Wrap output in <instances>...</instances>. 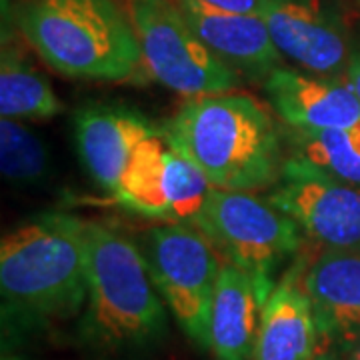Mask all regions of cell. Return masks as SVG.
<instances>
[{
  "label": "cell",
  "instance_id": "obj_7",
  "mask_svg": "<svg viewBox=\"0 0 360 360\" xmlns=\"http://www.w3.org/2000/svg\"><path fill=\"white\" fill-rule=\"evenodd\" d=\"M142 255L182 333L210 350V307L222 266L212 245L193 224L167 222L146 232Z\"/></svg>",
  "mask_w": 360,
  "mask_h": 360
},
{
  "label": "cell",
  "instance_id": "obj_9",
  "mask_svg": "<svg viewBox=\"0 0 360 360\" xmlns=\"http://www.w3.org/2000/svg\"><path fill=\"white\" fill-rule=\"evenodd\" d=\"M262 18L283 58L304 72L347 77V34L319 0H269Z\"/></svg>",
  "mask_w": 360,
  "mask_h": 360
},
{
  "label": "cell",
  "instance_id": "obj_6",
  "mask_svg": "<svg viewBox=\"0 0 360 360\" xmlns=\"http://www.w3.org/2000/svg\"><path fill=\"white\" fill-rule=\"evenodd\" d=\"M191 224L224 262L269 284H274L276 269L302 245V231L295 220L255 193L212 188Z\"/></svg>",
  "mask_w": 360,
  "mask_h": 360
},
{
  "label": "cell",
  "instance_id": "obj_4",
  "mask_svg": "<svg viewBox=\"0 0 360 360\" xmlns=\"http://www.w3.org/2000/svg\"><path fill=\"white\" fill-rule=\"evenodd\" d=\"M86 252V312L82 333L104 348L141 347L167 333V304L146 258L124 234L82 220Z\"/></svg>",
  "mask_w": 360,
  "mask_h": 360
},
{
  "label": "cell",
  "instance_id": "obj_23",
  "mask_svg": "<svg viewBox=\"0 0 360 360\" xmlns=\"http://www.w3.org/2000/svg\"><path fill=\"white\" fill-rule=\"evenodd\" d=\"M316 360H338V350L333 347L324 348L321 354L316 356Z\"/></svg>",
  "mask_w": 360,
  "mask_h": 360
},
{
  "label": "cell",
  "instance_id": "obj_22",
  "mask_svg": "<svg viewBox=\"0 0 360 360\" xmlns=\"http://www.w3.org/2000/svg\"><path fill=\"white\" fill-rule=\"evenodd\" d=\"M347 356H348L347 360H360V335L347 350Z\"/></svg>",
  "mask_w": 360,
  "mask_h": 360
},
{
  "label": "cell",
  "instance_id": "obj_21",
  "mask_svg": "<svg viewBox=\"0 0 360 360\" xmlns=\"http://www.w3.org/2000/svg\"><path fill=\"white\" fill-rule=\"evenodd\" d=\"M347 78L350 80V84H352V89H354V92H356V96H359L360 101V54H354V56L350 58Z\"/></svg>",
  "mask_w": 360,
  "mask_h": 360
},
{
  "label": "cell",
  "instance_id": "obj_5",
  "mask_svg": "<svg viewBox=\"0 0 360 360\" xmlns=\"http://www.w3.org/2000/svg\"><path fill=\"white\" fill-rule=\"evenodd\" d=\"M130 22L141 44L144 70L165 89L186 98L231 92L238 75L196 34L172 0H130Z\"/></svg>",
  "mask_w": 360,
  "mask_h": 360
},
{
  "label": "cell",
  "instance_id": "obj_14",
  "mask_svg": "<svg viewBox=\"0 0 360 360\" xmlns=\"http://www.w3.org/2000/svg\"><path fill=\"white\" fill-rule=\"evenodd\" d=\"M179 4L202 42L236 75L266 80L283 63L262 16L219 13L193 0Z\"/></svg>",
  "mask_w": 360,
  "mask_h": 360
},
{
  "label": "cell",
  "instance_id": "obj_8",
  "mask_svg": "<svg viewBox=\"0 0 360 360\" xmlns=\"http://www.w3.org/2000/svg\"><path fill=\"white\" fill-rule=\"evenodd\" d=\"M269 198L324 248L360 250V188L300 156L286 158Z\"/></svg>",
  "mask_w": 360,
  "mask_h": 360
},
{
  "label": "cell",
  "instance_id": "obj_20",
  "mask_svg": "<svg viewBox=\"0 0 360 360\" xmlns=\"http://www.w3.org/2000/svg\"><path fill=\"white\" fill-rule=\"evenodd\" d=\"M193 2L205 6V8H210V11H219V13L262 16L269 0H193Z\"/></svg>",
  "mask_w": 360,
  "mask_h": 360
},
{
  "label": "cell",
  "instance_id": "obj_18",
  "mask_svg": "<svg viewBox=\"0 0 360 360\" xmlns=\"http://www.w3.org/2000/svg\"><path fill=\"white\" fill-rule=\"evenodd\" d=\"M0 170L20 186L39 184L49 174V150L32 130L14 118L0 120Z\"/></svg>",
  "mask_w": 360,
  "mask_h": 360
},
{
  "label": "cell",
  "instance_id": "obj_1",
  "mask_svg": "<svg viewBox=\"0 0 360 360\" xmlns=\"http://www.w3.org/2000/svg\"><path fill=\"white\" fill-rule=\"evenodd\" d=\"M162 136L220 191L272 188L286 162L272 116L248 94L186 98L167 122Z\"/></svg>",
  "mask_w": 360,
  "mask_h": 360
},
{
  "label": "cell",
  "instance_id": "obj_10",
  "mask_svg": "<svg viewBox=\"0 0 360 360\" xmlns=\"http://www.w3.org/2000/svg\"><path fill=\"white\" fill-rule=\"evenodd\" d=\"M272 108L300 132L348 129L360 122V101L347 77H321L278 66L264 80Z\"/></svg>",
  "mask_w": 360,
  "mask_h": 360
},
{
  "label": "cell",
  "instance_id": "obj_2",
  "mask_svg": "<svg viewBox=\"0 0 360 360\" xmlns=\"http://www.w3.org/2000/svg\"><path fill=\"white\" fill-rule=\"evenodd\" d=\"M16 26L60 77L130 82L146 75L129 13L112 0H25Z\"/></svg>",
  "mask_w": 360,
  "mask_h": 360
},
{
  "label": "cell",
  "instance_id": "obj_19",
  "mask_svg": "<svg viewBox=\"0 0 360 360\" xmlns=\"http://www.w3.org/2000/svg\"><path fill=\"white\" fill-rule=\"evenodd\" d=\"M296 156L316 165L338 180L360 188V153L342 141L338 130H296Z\"/></svg>",
  "mask_w": 360,
  "mask_h": 360
},
{
  "label": "cell",
  "instance_id": "obj_15",
  "mask_svg": "<svg viewBox=\"0 0 360 360\" xmlns=\"http://www.w3.org/2000/svg\"><path fill=\"white\" fill-rule=\"evenodd\" d=\"M324 348L316 314L300 286V272L286 274L264 304L252 360H316Z\"/></svg>",
  "mask_w": 360,
  "mask_h": 360
},
{
  "label": "cell",
  "instance_id": "obj_13",
  "mask_svg": "<svg viewBox=\"0 0 360 360\" xmlns=\"http://www.w3.org/2000/svg\"><path fill=\"white\" fill-rule=\"evenodd\" d=\"M276 284L224 262L210 307V350L217 360H252L264 304Z\"/></svg>",
  "mask_w": 360,
  "mask_h": 360
},
{
  "label": "cell",
  "instance_id": "obj_3",
  "mask_svg": "<svg viewBox=\"0 0 360 360\" xmlns=\"http://www.w3.org/2000/svg\"><path fill=\"white\" fill-rule=\"evenodd\" d=\"M4 319L20 324L66 321L86 304V252L82 220L42 214L0 243Z\"/></svg>",
  "mask_w": 360,
  "mask_h": 360
},
{
  "label": "cell",
  "instance_id": "obj_17",
  "mask_svg": "<svg viewBox=\"0 0 360 360\" xmlns=\"http://www.w3.org/2000/svg\"><path fill=\"white\" fill-rule=\"evenodd\" d=\"M168 142L162 132H153L139 142L112 194L120 206L146 219L170 222L167 200Z\"/></svg>",
  "mask_w": 360,
  "mask_h": 360
},
{
  "label": "cell",
  "instance_id": "obj_11",
  "mask_svg": "<svg viewBox=\"0 0 360 360\" xmlns=\"http://www.w3.org/2000/svg\"><path fill=\"white\" fill-rule=\"evenodd\" d=\"M326 347L347 352L360 335V250L324 248L300 274Z\"/></svg>",
  "mask_w": 360,
  "mask_h": 360
},
{
  "label": "cell",
  "instance_id": "obj_16",
  "mask_svg": "<svg viewBox=\"0 0 360 360\" xmlns=\"http://www.w3.org/2000/svg\"><path fill=\"white\" fill-rule=\"evenodd\" d=\"M63 112L49 78L30 63L14 39L2 42L0 58V115L14 120H40Z\"/></svg>",
  "mask_w": 360,
  "mask_h": 360
},
{
  "label": "cell",
  "instance_id": "obj_12",
  "mask_svg": "<svg viewBox=\"0 0 360 360\" xmlns=\"http://www.w3.org/2000/svg\"><path fill=\"white\" fill-rule=\"evenodd\" d=\"M153 124L129 106H86L75 116V142L82 167L106 193L115 194L130 156Z\"/></svg>",
  "mask_w": 360,
  "mask_h": 360
}]
</instances>
